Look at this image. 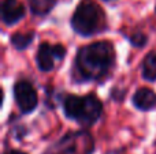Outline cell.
<instances>
[{
    "mask_svg": "<svg viewBox=\"0 0 156 154\" xmlns=\"http://www.w3.org/2000/svg\"><path fill=\"white\" fill-rule=\"evenodd\" d=\"M115 64V48L110 41H97L81 46L74 59V78L78 82L101 81Z\"/></svg>",
    "mask_w": 156,
    "mask_h": 154,
    "instance_id": "obj_1",
    "label": "cell"
},
{
    "mask_svg": "<svg viewBox=\"0 0 156 154\" xmlns=\"http://www.w3.org/2000/svg\"><path fill=\"white\" fill-rule=\"evenodd\" d=\"M63 113L67 119L74 120L83 127H90L103 113V104L93 93L85 95L66 94L62 100Z\"/></svg>",
    "mask_w": 156,
    "mask_h": 154,
    "instance_id": "obj_2",
    "label": "cell"
},
{
    "mask_svg": "<svg viewBox=\"0 0 156 154\" xmlns=\"http://www.w3.org/2000/svg\"><path fill=\"white\" fill-rule=\"evenodd\" d=\"M71 27L82 37H92L107 30L105 12L94 0H81L71 16Z\"/></svg>",
    "mask_w": 156,
    "mask_h": 154,
    "instance_id": "obj_3",
    "label": "cell"
},
{
    "mask_svg": "<svg viewBox=\"0 0 156 154\" xmlns=\"http://www.w3.org/2000/svg\"><path fill=\"white\" fill-rule=\"evenodd\" d=\"M58 149L63 154H90L93 138L88 131H74L60 139Z\"/></svg>",
    "mask_w": 156,
    "mask_h": 154,
    "instance_id": "obj_4",
    "label": "cell"
},
{
    "mask_svg": "<svg viewBox=\"0 0 156 154\" xmlns=\"http://www.w3.org/2000/svg\"><path fill=\"white\" fill-rule=\"evenodd\" d=\"M14 100L23 115L32 113L38 105V94L29 81H18L14 85Z\"/></svg>",
    "mask_w": 156,
    "mask_h": 154,
    "instance_id": "obj_5",
    "label": "cell"
},
{
    "mask_svg": "<svg viewBox=\"0 0 156 154\" xmlns=\"http://www.w3.org/2000/svg\"><path fill=\"white\" fill-rule=\"evenodd\" d=\"M66 48L62 44H56V45H51L49 42L44 41L38 46L37 55H36V63L40 71L44 72H49L55 68V62L56 60H63L66 56Z\"/></svg>",
    "mask_w": 156,
    "mask_h": 154,
    "instance_id": "obj_6",
    "label": "cell"
},
{
    "mask_svg": "<svg viewBox=\"0 0 156 154\" xmlns=\"http://www.w3.org/2000/svg\"><path fill=\"white\" fill-rule=\"evenodd\" d=\"M25 16V5L19 0H3L2 21L4 25H15Z\"/></svg>",
    "mask_w": 156,
    "mask_h": 154,
    "instance_id": "obj_7",
    "label": "cell"
},
{
    "mask_svg": "<svg viewBox=\"0 0 156 154\" xmlns=\"http://www.w3.org/2000/svg\"><path fill=\"white\" fill-rule=\"evenodd\" d=\"M133 105L140 111H151L156 108V93L149 87H140L133 94Z\"/></svg>",
    "mask_w": 156,
    "mask_h": 154,
    "instance_id": "obj_8",
    "label": "cell"
},
{
    "mask_svg": "<svg viewBox=\"0 0 156 154\" xmlns=\"http://www.w3.org/2000/svg\"><path fill=\"white\" fill-rule=\"evenodd\" d=\"M141 74L145 81H156V52H149L144 57L143 64H141Z\"/></svg>",
    "mask_w": 156,
    "mask_h": 154,
    "instance_id": "obj_9",
    "label": "cell"
},
{
    "mask_svg": "<svg viewBox=\"0 0 156 154\" xmlns=\"http://www.w3.org/2000/svg\"><path fill=\"white\" fill-rule=\"evenodd\" d=\"M27 3L32 14L37 16H44L51 12L52 8L56 5L58 0H27Z\"/></svg>",
    "mask_w": 156,
    "mask_h": 154,
    "instance_id": "obj_10",
    "label": "cell"
},
{
    "mask_svg": "<svg viewBox=\"0 0 156 154\" xmlns=\"http://www.w3.org/2000/svg\"><path fill=\"white\" fill-rule=\"evenodd\" d=\"M34 37H36L34 32L14 33V34L11 35V38H10V42H11V45H12L15 49H18V51H23V49H26L27 46L33 42Z\"/></svg>",
    "mask_w": 156,
    "mask_h": 154,
    "instance_id": "obj_11",
    "label": "cell"
},
{
    "mask_svg": "<svg viewBox=\"0 0 156 154\" xmlns=\"http://www.w3.org/2000/svg\"><path fill=\"white\" fill-rule=\"evenodd\" d=\"M129 41L133 46H137V48H143L147 42H148V37H147L144 33H134L129 37Z\"/></svg>",
    "mask_w": 156,
    "mask_h": 154,
    "instance_id": "obj_12",
    "label": "cell"
},
{
    "mask_svg": "<svg viewBox=\"0 0 156 154\" xmlns=\"http://www.w3.org/2000/svg\"><path fill=\"white\" fill-rule=\"evenodd\" d=\"M4 154H27V153H25V152H21V150H7Z\"/></svg>",
    "mask_w": 156,
    "mask_h": 154,
    "instance_id": "obj_13",
    "label": "cell"
},
{
    "mask_svg": "<svg viewBox=\"0 0 156 154\" xmlns=\"http://www.w3.org/2000/svg\"><path fill=\"white\" fill-rule=\"evenodd\" d=\"M104 2H114V0H104Z\"/></svg>",
    "mask_w": 156,
    "mask_h": 154,
    "instance_id": "obj_14",
    "label": "cell"
},
{
    "mask_svg": "<svg viewBox=\"0 0 156 154\" xmlns=\"http://www.w3.org/2000/svg\"><path fill=\"white\" fill-rule=\"evenodd\" d=\"M155 11H156V7H155Z\"/></svg>",
    "mask_w": 156,
    "mask_h": 154,
    "instance_id": "obj_15",
    "label": "cell"
}]
</instances>
